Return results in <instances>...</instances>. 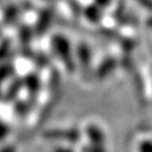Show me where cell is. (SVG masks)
<instances>
[{"label":"cell","mask_w":152,"mask_h":152,"mask_svg":"<svg viewBox=\"0 0 152 152\" xmlns=\"http://www.w3.org/2000/svg\"><path fill=\"white\" fill-rule=\"evenodd\" d=\"M42 137L48 140H55V142H66L71 144L78 142L81 138V133L78 129H49L42 133Z\"/></svg>","instance_id":"obj_1"},{"label":"cell","mask_w":152,"mask_h":152,"mask_svg":"<svg viewBox=\"0 0 152 152\" xmlns=\"http://www.w3.org/2000/svg\"><path fill=\"white\" fill-rule=\"evenodd\" d=\"M86 135L88 137L89 142H93V144H99V145H104L106 136L104 133L102 129L98 126L94 125V124H90L86 128Z\"/></svg>","instance_id":"obj_2"},{"label":"cell","mask_w":152,"mask_h":152,"mask_svg":"<svg viewBox=\"0 0 152 152\" xmlns=\"http://www.w3.org/2000/svg\"><path fill=\"white\" fill-rule=\"evenodd\" d=\"M31 111V106L28 102H26L23 100H19L15 102L14 106V112L19 117H26Z\"/></svg>","instance_id":"obj_3"},{"label":"cell","mask_w":152,"mask_h":152,"mask_svg":"<svg viewBox=\"0 0 152 152\" xmlns=\"http://www.w3.org/2000/svg\"><path fill=\"white\" fill-rule=\"evenodd\" d=\"M81 152H106V150L104 148V145L90 142L88 145L81 147Z\"/></svg>","instance_id":"obj_4"},{"label":"cell","mask_w":152,"mask_h":152,"mask_svg":"<svg viewBox=\"0 0 152 152\" xmlns=\"http://www.w3.org/2000/svg\"><path fill=\"white\" fill-rule=\"evenodd\" d=\"M10 132H11V127L2 119H0V142H3L9 136Z\"/></svg>","instance_id":"obj_5"},{"label":"cell","mask_w":152,"mask_h":152,"mask_svg":"<svg viewBox=\"0 0 152 152\" xmlns=\"http://www.w3.org/2000/svg\"><path fill=\"white\" fill-rule=\"evenodd\" d=\"M52 152H74V150L70 147H64V146H57L52 150Z\"/></svg>","instance_id":"obj_6"},{"label":"cell","mask_w":152,"mask_h":152,"mask_svg":"<svg viewBox=\"0 0 152 152\" xmlns=\"http://www.w3.org/2000/svg\"><path fill=\"white\" fill-rule=\"evenodd\" d=\"M0 152H16V147L13 145H5L0 148Z\"/></svg>","instance_id":"obj_7"}]
</instances>
